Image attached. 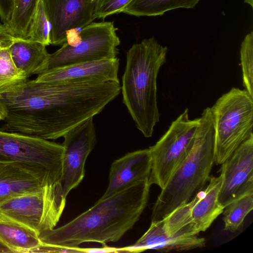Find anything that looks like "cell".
I'll use <instances>...</instances> for the list:
<instances>
[{
    "label": "cell",
    "instance_id": "obj_16",
    "mask_svg": "<svg viewBox=\"0 0 253 253\" xmlns=\"http://www.w3.org/2000/svg\"><path fill=\"white\" fill-rule=\"evenodd\" d=\"M45 186L33 173L13 162H0V203L10 196Z\"/></svg>",
    "mask_w": 253,
    "mask_h": 253
},
{
    "label": "cell",
    "instance_id": "obj_20",
    "mask_svg": "<svg viewBox=\"0 0 253 253\" xmlns=\"http://www.w3.org/2000/svg\"><path fill=\"white\" fill-rule=\"evenodd\" d=\"M200 0H132L122 12L136 16H156L177 8H193Z\"/></svg>",
    "mask_w": 253,
    "mask_h": 253
},
{
    "label": "cell",
    "instance_id": "obj_2",
    "mask_svg": "<svg viewBox=\"0 0 253 253\" xmlns=\"http://www.w3.org/2000/svg\"><path fill=\"white\" fill-rule=\"evenodd\" d=\"M148 179L111 197L57 228L39 235L42 244L75 248L86 242L106 246L118 241L138 220L148 202Z\"/></svg>",
    "mask_w": 253,
    "mask_h": 253
},
{
    "label": "cell",
    "instance_id": "obj_17",
    "mask_svg": "<svg viewBox=\"0 0 253 253\" xmlns=\"http://www.w3.org/2000/svg\"><path fill=\"white\" fill-rule=\"evenodd\" d=\"M222 180L221 174L217 177H210L205 191L192 207L191 217L199 233L205 231L224 211L218 202Z\"/></svg>",
    "mask_w": 253,
    "mask_h": 253
},
{
    "label": "cell",
    "instance_id": "obj_25",
    "mask_svg": "<svg viewBox=\"0 0 253 253\" xmlns=\"http://www.w3.org/2000/svg\"><path fill=\"white\" fill-rule=\"evenodd\" d=\"M240 60L243 84L253 97V32L247 34L241 44Z\"/></svg>",
    "mask_w": 253,
    "mask_h": 253
},
{
    "label": "cell",
    "instance_id": "obj_26",
    "mask_svg": "<svg viewBox=\"0 0 253 253\" xmlns=\"http://www.w3.org/2000/svg\"><path fill=\"white\" fill-rule=\"evenodd\" d=\"M50 26L43 3L40 0L32 21L27 39L40 42L45 46L50 43Z\"/></svg>",
    "mask_w": 253,
    "mask_h": 253
},
{
    "label": "cell",
    "instance_id": "obj_31",
    "mask_svg": "<svg viewBox=\"0 0 253 253\" xmlns=\"http://www.w3.org/2000/svg\"><path fill=\"white\" fill-rule=\"evenodd\" d=\"M243 0L245 3L250 5L252 8L253 7V0Z\"/></svg>",
    "mask_w": 253,
    "mask_h": 253
},
{
    "label": "cell",
    "instance_id": "obj_10",
    "mask_svg": "<svg viewBox=\"0 0 253 253\" xmlns=\"http://www.w3.org/2000/svg\"><path fill=\"white\" fill-rule=\"evenodd\" d=\"M93 118L81 123L63 136L62 175L59 183L66 197L83 180L86 160L95 145L96 135Z\"/></svg>",
    "mask_w": 253,
    "mask_h": 253
},
{
    "label": "cell",
    "instance_id": "obj_28",
    "mask_svg": "<svg viewBox=\"0 0 253 253\" xmlns=\"http://www.w3.org/2000/svg\"><path fill=\"white\" fill-rule=\"evenodd\" d=\"M15 40L7 25L0 22V49L8 48Z\"/></svg>",
    "mask_w": 253,
    "mask_h": 253
},
{
    "label": "cell",
    "instance_id": "obj_18",
    "mask_svg": "<svg viewBox=\"0 0 253 253\" xmlns=\"http://www.w3.org/2000/svg\"><path fill=\"white\" fill-rule=\"evenodd\" d=\"M8 49L15 65L27 79L34 74H42L49 55L45 45L35 41L16 39Z\"/></svg>",
    "mask_w": 253,
    "mask_h": 253
},
{
    "label": "cell",
    "instance_id": "obj_4",
    "mask_svg": "<svg viewBox=\"0 0 253 253\" xmlns=\"http://www.w3.org/2000/svg\"><path fill=\"white\" fill-rule=\"evenodd\" d=\"M214 127L211 108L200 117L194 145L177 167L154 204L151 221L162 220L201 192L210 178L214 156Z\"/></svg>",
    "mask_w": 253,
    "mask_h": 253
},
{
    "label": "cell",
    "instance_id": "obj_32",
    "mask_svg": "<svg viewBox=\"0 0 253 253\" xmlns=\"http://www.w3.org/2000/svg\"><path fill=\"white\" fill-rule=\"evenodd\" d=\"M1 95H0V97Z\"/></svg>",
    "mask_w": 253,
    "mask_h": 253
},
{
    "label": "cell",
    "instance_id": "obj_23",
    "mask_svg": "<svg viewBox=\"0 0 253 253\" xmlns=\"http://www.w3.org/2000/svg\"><path fill=\"white\" fill-rule=\"evenodd\" d=\"M223 220L224 230L235 232L253 209V194L246 195L229 204L225 208Z\"/></svg>",
    "mask_w": 253,
    "mask_h": 253
},
{
    "label": "cell",
    "instance_id": "obj_6",
    "mask_svg": "<svg viewBox=\"0 0 253 253\" xmlns=\"http://www.w3.org/2000/svg\"><path fill=\"white\" fill-rule=\"evenodd\" d=\"M63 153L62 144L0 130V162L22 166L45 185L59 182Z\"/></svg>",
    "mask_w": 253,
    "mask_h": 253
},
{
    "label": "cell",
    "instance_id": "obj_7",
    "mask_svg": "<svg viewBox=\"0 0 253 253\" xmlns=\"http://www.w3.org/2000/svg\"><path fill=\"white\" fill-rule=\"evenodd\" d=\"M59 182L18 194L0 203V217L34 230L39 235L54 228L66 204Z\"/></svg>",
    "mask_w": 253,
    "mask_h": 253
},
{
    "label": "cell",
    "instance_id": "obj_30",
    "mask_svg": "<svg viewBox=\"0 0 253 253\" xmlns=\"http://www.w3.org/2000/svg\"><path fill=\"white\" fill-rule=\"evenodd\" d=\"M11 253L9 250L0 243V253Z\"/></svg>",
    "mask_w": 253,
    "mask_h": 253
},
{
    "label": "cell",
    "instance_id": "obj_8",
    "mask_svg": "<svg viewBox=\"0 0 253 253\" xmlns=\"http://www.w3.org/2000/svg\"><path fill=\"white\" fill-rule=\"evenodd\" d=\"M200 118L190 120L188 109L172 122L155 145L149 148L151 170L148 183L164 188L177 167L191 151L195 140Z\"/></svg>",
    "mask_w": 253,
    "mask_h": 253
},
{
    "label": "cell",
    "instance_id": "obj_12",
    "mask_svg": "<svg viewBox=\"0 0 253 253\" xmlns=\"http://www.w3.org/2000/svg\"><path fill=\"white\" fill-rule=\"evenodd\" d=\"M50 26V43L63 44L66 33L83 29L94 20L96 0H42Z\"/></svg>",
    "mask_w": 253,
    "mask_h": 253
},
{
    "label": "cell",
    "instance_id": "obj_5",
    "mask_svg": "<svg viewBox=\"0 0 253 253\" xmlns=\"http://www.w3.org/2000/svg\"><path fill=\"white\" fill-rule=\"evenodd\" d=\"M214 127V163L222 164L253 135V97L233 87L211 108Z\"/></svg>",
    "mask_w": 253,
    "mask_h": 253
},
{
    "label": "cell",
    "instance_id": "obj_21",
    "mask_svg": "<svg viewBox=\"0 0 253 253\" xmlns=\"http://www.w3.org/2000/svg\"><path fill=\"white\" fill-rule=\"evenodd\" d=\"M201 194L200 192L189 202L178 207L162 219L165 231L168 235H198L199 232L191 217V211Z\"/></svg>",
    "mask_w": 253,
    "mask_h": 253
},
{
    "label": "cell",
    "instance_id": "obj_3",
    "mask_svg": "<svg viewBox=\"0 0 253 253\" xmlns=\"http://www.w3.org/2000/svg\"><path fill=\"white\" fill-rule=\"evenodd\" d=\"M168 48L154 37L133 44L126 53L122 77L123 101L137 128L146 137L152 136L159 121L157 78L166 61Z\"/></svg>",
    "mask_w": 253,
    "mask_h": 253
},
{
    "label": "cell",
    "instance_id": "obj_1",
    "mask_svg": "<svg viewBox=\"0 0 253 253\" xmlns=\"http://www.w3.org/2000/svg\"><path fill=\"white\" fill-rule=\"evenodd\" d=\"M120 83L58 84L26 80L0 93L7 114L2 131L55 140L100 113L120 94Z\"/></svg>",
    "mask_w": 253,
    "mask_h": 253
},
{
    "label": "cell",
    "instance_id": "obj_24",
    "mask_svg": "<svg viewBox=\"0 0 253 253\" xmlns=\"http://www.w3.org/2000/svg\"><path fill=\"white\" fill-rule=\"evenodd\" d=\"M27 80L15 65L8 48L0 49V94Z\"/></svg>",
    "mask_w": 253,
    "mask_h": 253
},
{
    "label": "cell",
    "instance_id": "obj_22",
    "mask_svg": "<svg viewBox=\"0 0 253 253\" xmlns=\"http://www.w3.org/2000/svg\"><path fill=\"white\" fill-rule=\"evenodd\" d=\"M41 0H14L11 19L6 25L15 38L27 40L31 24Z\"/></svg>",
    "mask_w": 253,
    "mask_h": 253
},
{
    "label": "cell",
    "instance_id": "obj_9",
    "mask_svg": "<svg viewBox=\"0 0 253 253\" xmlns=\"http://www.w3.org/2000/svg\"><path fill=\"white\" fill-rule=\"evenodd\" d=\"M113 22H92L80 31L81 40L75 45L66 42L49 54L42 74L72 64L117 57L120 40Z\"/></svg>",
    "mask_w": 253,
    "mask_h": 253
},
{
    "label": "cell",
    "instance_id": "obj_15",
    "mask_svg": "<svg viewBox=\"0 0 253 253\" xmlns=\"http://www.w3.org/2000/svg\"><path fill=\"white\" fill-rule=\"evenodd\" d=\"M206 239L196 236H171L165 231L163 220L152 221L147 231L129 247L121 248V252L139 253L147 250L162 252L182 251L205 246Z\"/></svg>",
    "mask_w": 253,
    "mask_h": 253
},
{
    "label": "cell",
    "instance_id": "obj_27",
    "mask_svg": "<svg viewBox=\"0 0 253 253\" xmlns=\"http://www.w3.org/2000/svg\"><path fill=\"white\" fill-rule=\"evenodd\" d=\"M132 0H96L94 18H104L115 13L122 12Z\"/></svg>",
    "mask_w": 253,
    "mask_h": 253
},
{
    "label": "cell",
    "instance_id": "obj_13",
    "mask_svg": "<svg viewBox=\"0 0 253 253\" xmlns=\"http://www.w3.org/2000/svg\"><path fill=\"white\" fill-rule=\"evenodd\" d=\"M119 66L117 57L82 62L44 72L34 80L37 83L58 84L119 83Z\"/></svg>",
    "mask_w": 253,
    "mask_h": 253
},
{
    "label": "cell",
    "instance_id": "obj_19",
    "mask_svg": "<svg viewBox=\"0 0 253 253\" xmlns=\"http://www.w3.org/2000/svg\"><path fill=\"white\" fill-rule=\"evenodd\" d=\"M0 243L11 253H31L42 243L34 230L17 221L0 217Z\"/></svg>",
    "mask_w": 253,
    "mask_h": 253
},
{
    "label": "cell",
    "instance_id": "obj_14",
    "mask_svg": "<svg viewBox=\"0 0 253 253\" xmlns=\"http://www.w3.org/2000/svg\"><path fill=\"white\" fill-rule=\"evenodd\" d=\"M151 170L149 148L126 154L114 161L109 172V182L99 200L108 198L133 185L148 179Z\"/></svg>",
    "mask_w": 253,
    "mask_h": 253
},
{
    "label": "cell",
    "instance_id": "obj_29",
    "mask_svg": "<svg viewBox=\"0 0 253 253\" xmlns=\"http://www.w3.org/2000/svg\"><path fill=\"white\" fill-rule=\"evenodd\" d=\"M7 110L4 103L0 100V121H3L6 117Z\"/></svg>",
    "mask_w": 253,
    "mask_h": 253
},
{
    "label": "cell",
    "instance_id": "obj_11",
    "mask_svg": "<svg viewBox=\"0 0 253 253\" xmlns=\"http://www.w3.org/2000/svg\"><path fill=\"white\" fill-rule=\"evenodd\" d=\"M221 164L218 202L225 209L233 201L253 194V135Z\"/></svg>",
    "mask_w": 253,
    "mask_h": 253
}]
</instances>
